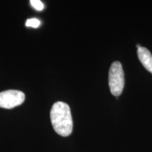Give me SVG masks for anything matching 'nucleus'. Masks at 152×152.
<instances>
[{
  "instance_id": "obj_1",
  "label": "nucleus",
  "mask_w": 152,
  "mask_h": 152,
  "mask_svg": "<svg viewBox=\"0 0 152 152\" xmlns=\"http://www.w3.org/2000/svg\"><path fill=\"white\" fill-rule=\"evenodd\" d=\"M52 124L55 132L62 137H68L73 131V118L71 109L67 104L56 102L50 111Z\"/></svg>"
},
{
  "instance_id": "obj_2",
  "label": "nucleus",
  "mask_w": 152,
  "mask_h": 152,
  "mask_svg": "<svg viewBox=\"0 0 152 152\" xmlns=\"http://www.w3.org/2000/svg\"><path fill=\"white\" fill-rule=\"evenodd\" d=\"M109 85L113 96H118L121 94L124 88L125 78L121 62L115 61L111 64L109 73Z\"/></svg>"
},
{
  "instance_id": "obj_3",
  "label": "nucleus",
  "mask_w": 152,
  "mask_h": 152,
  "mask_svg": "<svg viewBox=\"0 0 152 152\" xmlns=\"http://www.w3.org/2000/svg\"><path fill=\"white\" fill-rule=\"evenodd\" d=\"M25 94L18 90H7L0 92V108L11 109L23 103Z\"/></svg>"
},
{
  "instance_id": "obj_4",
  "label": "nucleus",
  "mask_w": 152,
  "mask_h": 152,
  "mask_svg": "<svg viewBox=\"0 0 152 152\" xmlns=\"http://www.w3.org/2000/svg\"><path fill=\"white\" fill-rule=\"evenodd\" d=\"M137 56L144 67L152 73V55L151 52L145 47H140L137 49Z\"/></svg>"
},
{
  "instance_id": "obj_5",
  "label": "nucleus",
  "mask_w": 152,
  "mask_h": 152,
  "mask_svg": "<svg viewBox=\"0 0 152 152\" xmlns=\"http://www.w3.org/2000/svg\"><path fill=\"white\" fill-rule=\"evenodd\" d=\"M39 25H40V21H39L38 19L36 18L28 19L27 21H26V26H27V27L37 28L39 27Z\"/></svg>"
},
{
  "instance_id": "obj_6",
  "label": "nucleus",
  "mask_w": 152,
  "mask_h": 152,
  "mask_svg": "<svg viewBox=\"0 0 152 152\" xmlns=\"http://www.w3.org/2000/svg\"><path fill=\"white\" fill-rule=\"evenodd\" d=\"M31 5L37 11H42L44 9V4L39 0H31L30 1Z\"/></svg>"
}]
</instances>
